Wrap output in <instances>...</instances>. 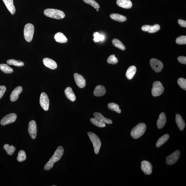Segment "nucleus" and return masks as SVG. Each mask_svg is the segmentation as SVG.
I'll use <instances>...</instances> for the list:
<instances>
[{
	"label": "nucleus",
	"instance_id": "obj_1",
	"mask_svg": "<svg viewBox=\"0 0 186 186\" xmlns=\"http://www.w3.org/2000/svg\"><path fill=\"white\" fill-rule=\"evenodd\" d=\"M64 153V149L62 146H60L57 149L54 155L51 157L48 162L45 164L44 167L45 171H48L52 169L54 164L57 162L59 161L63 156Z\"/></svg>",
	"mask_w": 186,
	"mask_h": 186
},
{
	"label": "nucleus",
	"instance_id": "obj_2",
	"mask_svg": "<svg viewBox=\"0 0 186 186\" xmlns=\"http://www.w3.org/2000/svg\"><path fill=\"white\" fill-rule=\"evenodd\" d=\"M146 128L147 127L145 123H140L131 131V136L134 139H138L145 134Z\"/></svg>",
	"mask_w": 186,
	"mask_h": 186
},
{
	"label": "nucleus",
	"instance_id": "obj_3",
	"mask_svg": "<svg viewBox=\"0 0 186 186\" xmlns=\"http://www.w3.org/2000/svg\"><path fill=\"white\" fill-rule=\"evenodd\" d=\"M43 13L46 16L57 20L63 19L65 16V14L63 11L57 9H45L43 11Z\"/></svg>",
	"mask_w": 186,
	"mask_h": 186
},
{
	"label": "nucleus",
	"instance_id": "obj_4",
	"mask_svg": "<svg viewBox=\"0 0 186 186\" xmlns=\"http://www.w3.org/2000/svg\"><path fill=\"white\" fill-rule=\"evenodd\" d=\"M88 135L94 146L95 153L98 154L101 145L100 138L95 134L91 132H88Z\"/></svg>",
	"mask_w": 186,
	"mask_h": 186
},
{
	"label": "nucleus",
	"instance_id": "obj_5",
	"mask_svg": "<svg viewBox=\"0 0 186 186\" xmlns=\"http://www.w3.org/2000/svg\"><path fill=\"white\" fill-rule=\"evenodd\" d=\"M34 32V27L33 24L28 23L26 24L24 29V36L28 42H30L33 39Z\"/></svg>",
	"mask_w": 186,
	"mask_h": 186
},
{
	"label": "nucleus",
	"instance_id": "obj_6",
	"mask_svg": "<svg viewBox=\"0 0 186 186\" xmlns=\"http://www.w3.org/2000/svg\"><path fill=\"white\" fill-rule=\"evenodd\" d=\"M164 89L162 83L160 81H156L154 82L151 93L154 96H157L161 95L164 92Z\"/></svg>",
	"mask_w": 186,
	"mask_h": 186
},
{
	"label": "nucleus",
	"instance_id": "obj_7",
	"mask_svg": "<svg viewBox=\"0 0 186 186\" xmlns=\"http://www.w3.org/2000/svg\"><path fill=\"white\" fill-rule=\"evenodd\" d=\"M151 67L156 73H159L162 71L164 65L162 62L155 58H152L150 60Z\"/></svg>",
	"mask_w": 186,
	"mask_h": 186
},
{
	"label": "nucleus",
	"instance_id": "obj_8",
	"mask_svg": "<svg viewBox=\"0 0 186 186\" xmlns=\"http://www.w3.org/2000/svg\"><path fill=\"white\" fill-rule=\"evenodd\" d=\"M40 104L43 109L45 111H48L49 106V100L47 95L45 92H42L40 97Z\"/></svg>",
	"mask_w": 186,
	"mask_h": 186
},
{
	"label": "nucleus",
	"instance_id": "obj_9",
	"mask_svg": "<svg viewBox=\"0 0 186 186\" xmlns=\"http://www.w3.org/2000/svg\"><path fill=\"white\" fill-rule=\"evenodd\" d=\"M17 115L15 113H11L6 115L1 120V124L3 126L6 124H10L15 122L16 120Z\"/></svg>",
	"mask_w": 186,
	"mask_h": 186
},
{
	"label": "nucleus",
	"instance_id": "obj_10",
	"mask_svg": "<svg viewBox=\"0 0 186 186\" xmlns=\"http://www.w3.org/2000/svg\"><path fill=\"white\" fill-rule=\"evenodd\" d=\"M180 152L179 150H176L166 157V162L169 165H172L177 162L180 156Z\"/></svg>",
	"mask_w": 186,
	"mask_h": 186
},
{
	"label": "nucleus",
	"instance_id": "obj_11",
	"mask_svg": "<svg viewBox=\"0 0 186 186\" xmlns=\"http://www.w3.org/2000/svg\"><path fill=\"white\" fill-rule=\"evenodd\" d=\"M37 126L35 121L31 120L29 123L28 131L30 136L33 139L36 137L37 133Z\"/></svg>",
	"mask_w": 186,
	"mask_h": 186
},
{
	"label": "nucleus",
	"instance_id": "obj_12",
	"mask_svg": "<svg viewBox=\"0 0 186 186\" xmlns=\"http://www.w3.org/2000/svg\"><path fill=\"white\" fill-rule=\"evenodd\" d=\"M142 171L146 175H150L152 173V166L149 161L144 160L141 163Z\"/></svg>",
	"mask_w": 186,
	"mask_h": 186
},
{
	"label": "nucleus",
	"instance_id": "obj_13",
	"mask_svg": "<svg viewBox=\"0 0 186 186\" xmlns=\"http://www.w3.org/2000/svg\"><path fill=\"white\" fill-rule=\"evenodd\" d=\"M74 78L76 84L79 88H83L86 86V80L82 75L75 73L74 74Z\"/></svg>",
	"mask_w": 186,
	"mask_h": 186
},
{
	"label": "nucleus",
	"instance_id": "obj_14",
	"mask_svg": "<svg viewBox=\"0 0 186 186\" xmlns=\"http://www.w3.org/2000/svg\"><path fill=\"white\" fill-rule=\"evenodd\" d=\"M160 27L158 24H155L153 26L145 25L142 26L141 29L144 31H148L150 33H155L158 31Z\"/></svg>",
	"mask_w": 186,
	"mask_h": 186
},
{
	"label": "nucleus",
	"instance_id": "obj_15",
	"mask_svg": "<svg viewBox=\"0 0 186 186\" xmlns=\"http://www.w3.org/2000/svg\"><path fill=\"white\" fill-rule=\"evenodd\" d=\"M22 91V87L18 86L15 88L11 92L10 96V100L11 101L14 102L18 99L19 95L21 94Z\"/></svg>",
	"mask_w": 186,
	"mask_h": 186
},
{
	"label": "nucleus",
	"instance_id": "obj_16",
	"mask_svg": "<svg viewBox=\"0 0 186 186\" xmlns=\"http://www.w3.org/2000/svg\"><path fill=\"white\" fill-rule=\"evenodd\" d=\"M43 62L46 67L52 70L55 69L57 67V64L54 60L51 59L45 58L43 59Z\"/></svg>",
	"mask_w": 186,
	"mask_h": 186
},
{
	"label": "nucleus",
	"instance_id": "obj_17",
	"mask_svg": "<svg viewBox=\"0 0 186 186\" xmlns=\"http://www.w3.org/2000/svg\"><path fill=\"white\" fill-rule=\"evenodd\" d=\"M94 118L97 119L100 122L108 124H111L113 123V121L111 119L106 118L104 117L101 113L98 112H95L94 113Z\"/></svg>",
	"mask_w": 186,
	"mask_h": 186
},
{
	"label": "nucleus",
	"instance_id": "obj_18",
	"mask_svg": "<svg viewBox=\"0 0 186 186\" xmlns=\"http://www.w3.org/2000/svg\"><path fill=\"white\" fill-rule=\"evenodd\" d=\"M166 115L164 113H161L157 120V126L159 129H161L164 128L166 124Z\"/></svg>",
	"mask_w": 186,
	"mask_h": 186
},
{
	"label": "nucleus",
	"instance_id": "obj_19",
	"mask_svg": "<svg viewBox=\"0 0 186 186\" xmlns=\"http://www.w3.org/2000/svg\"><path fill=\"white\" fill-rule=\"evenodd\" d=\"M117 4L119 6L126 9L130 8L132 6L130 0H117Z\"/></svg>",
	"mask_w": 186,
	"mask_h": 186
},
{
	"label": "nucleus",
	"instance_id": "obj_20",
	"mask_svg": "<svg viewBox=\"0 0 186 186\" xmlns=\"http://www.w3.org/2000/svg\"><path fill=\"white\" fill-rule=\"evenodd\" d=\"M7 8L11 14L14 15L16 11V8L14 5L13 0H2Z\"/></svg>",
	"mask_w": 186,
	"mask_h": 186
},
{
	"label": "nucleus",
	"instance_id": "obj_21",
	"mask_svg": "<svg viewBox=\"0 0 186 186\" xmlns=\"http://www.w3.org/2000/svg\"><path fill=\"white\" fill-rule=\"evenodd\" d=\"M106 93V89L103 86L98 85L96 87L94 92V95L96 96H103Z\"/></svg>",
	"mask_w": 186,
	"mask_h": 186
},
{
	"label": "nucleus",
	"instance_id": "obj_22",
	"mask_svg": "<svg viewBox=\"0 0 186 186\" xmlns=\"http://www.w3.org/2000/svg\"><path fill=\"white\" fill-rule=\"evenodd\" d=\"M64 94L71 101H75L76 99V96L74 93H73L71 87H68L64 91Z\"/></svg>",
	"mask_w": 186,
	"mask_h": 186
},
{
	"label": "nucleus",
	"instance_id": "obj_23",
	"mask_svg": "<svg viewBox=\"0 0 186 186\" xmlns=\"http://www.w3.org/2000/svg\"><path fill=\"white\" fill-rule=\"evenodd\" d=\"M55 40L57 42L60 43H67L68 39L64 34L61 32L56 33L54 36Z\"/></svg>",
	"mask_w": 186,
	"mask_h": 186
},
{
	"label": "nucleus",
	"instance_id": "obj_24",
	"mask_svg": "<svg viewBox=\"0 0 186 186\" xmlns=\"http://www.w3.org/2000/svg\"><path fill=\"white\" fill-rule=\"evenodd\" d=\"M176 121L179 129L183 131L185 127V123L181 116L178 114L176 115Z\"/></svg>",
	"mask_w": 186,
	"mask_h": 186
},
{
	"label": "nucleus",
	"instance_id": "obj_25",
	"mask_svg": "<svg viewBox=\"0 0 186 186\" xmlns=\"http://www.w3.org/2000/svg\"><path fill=\"white\" fill-rule=\"evenodd\" d=\"M136 68L135 66H132L129 67L126 72V76L129 80L132 79L135 75Z\"/></svg>",
	"mask_w": 186,
	"mask_h": 186
},
{
	"label": "nucleus",
	"instance_id": "obj_26",
	"mask_svg": "<svg viewBox=\"0 0 186 186\" xmlns=\"http://www.w3.org/2000/svg\"><path fill=\"white\" fill-rule=\"evenodd\" d=\"M110 17L113 20L120 22H124L127 20L126 17L119 14H111L110 15Z\"/></svg>",
	"mask_w": 186,
	"mask_h": 186
},
{
	"label": "nucleus",
	"instance_id": "obj_27",
	"mask_svg": "<svg viewBox=\"0 0 186 186\" xmlns=\"http://www.w3.org/2000/svg\"><path fill=\"white\" fill-rule=\"evenodd\" d=\"M169 138V135L167 134H165L161 136L159 138L157 142L156 147L157 148L161 147V146L167 141Z\"/></svg>",
	"mask_w": 186,
	"mask_h": 186
},
{
	"label": "nucleus",
	"instance_id": "obj_28",
	"mask_svg": "<svg viewBox=\"0 0 186 186\" xmlns=\"http://www.w3.org/2000/svg\"><path fill=\"white\" fill-rule=\"evenodd\" d=\"M112 43L114 46L124 51L126 49V47L118 39L116 38L113 39L112 40Z\"/></svg>",
	"mask_w": 186,
	"mask_h": 186
},
{
	"label": "nucleus",
	"instance_id": "obj_29",
	"mask_svg": "<svg viewBox=\"0 0 186 186\" xmlns=\"http://www.w3.org/2000/svg\"><path fill=\"white\" fill-rule=\"evenodd\" d=\"M0 69L1 71L6 73H11L13 72L12 68L9 67L7 64H0Z\"/></svg>",
	"mask_w": 186,
	"mask_h": 186
},
{
	"label": "nucleus",
	"instance_id": "obj_30",
	"mask_svg": "<svg viewBox=\"0 0 186 186\" xmlns=\"http://www.w3.org/2000/svg\"><path fill=\"white\" fill-rule=\"evenodd\" d=\"M108 107L111 110L115 111L118 113H121V110L120 109L119 106L118 104L114 103H108Z\"/></svg>",
	"mask_w": 186,
	"mask_h": 186
},
{
	"label": "nucleus",
	"instance_id": "obj_31",
	"mask_svg": "<svg viewBox=\"0 0 186 186\" xmlns=\"http://www.w3.org/2000/svg\"><path fill=\"white\" fill-rule=\"evenodd\" d=\"M3 149L6 151L8 155H12L15 152L16 148L14 146L10 145L8 144H5L3 146Z\"/></svg>",
	"mask_w": 186,
	"mask_h": 186
},
{
	"label": "nucleus",
	"instance_id": "obj_32",
	"mask_svg": "<svg viewBox=\"0 0 186 186\" xmlns=\"http://www.w3.org/2000/svg\"><path fill=\"white\" fill-rule=\"evenodd\" d=\"M7 63L9 65H13L19 67H22V66H24V65L23 62L20 61L16 60L14 59L7 60Z\"/></svg>",
	"mask_w": 186,
	"mask_h": 186
},
{
	"label": "nucleus",
	"instance_id": "obj_33",
	"mask_svg": "<svg viewBox=\"0 0 186 186\" xmlns=\"http://www.w3.org/2000/svg\"><path fill=\"white\" fill-rule=\"evenodd\" d=\"M90 120L93 124L96 127H100V128H104L106 127L105 123L100 122L95 118H91Z\"/></svg>",
	"mask_w": 186,
	"mask_h": 186
},
{
	"label": "nucleus",
	"instance_id": "obj_34",
	"mask_svg": "<svg viewBox=\"0 0 186 186\" xmlns=\"http://www.w3.org/2000/svg\"><path fill=\"white\" fill-rule=\"evenodd\" d=\"M26 159V154L24 151L22 150H21L19 152L17 157V160L19 162H22V161H25Z\"/></svg>",
	"mask_w": 186,
	"mask_h": 186
},
{
	"label": "nucleus",
	"instance_id": "obj_35",
	"mask_svg": "<svg viewBox=\"0 0 186 186\" xmlns=\"http://www.w3.org/2000/svg\"><path fill=\"white\" fill-rule=\"evenodd\" d=\"M93 36H94L93 40L95 43L98 42L100 41H103L104 39V36L103 35H100L98 32L94 33Z\"/></svg>",
	"mask_w": 186,
	"mask_h": 186
},
{
	"label": "nucleus",
	"instance_id": "obj_36",
	"mask_svg": "<svg viewBox=\"0 0 186 186\" xmlns=\"http://www.w3.org/2000/svg\"><path fill=\"white\" fill-rule=\"evenodd\" d=\"M85 3L90 5L95 9H99L100 6L94 0H83Z\"/></svg>",
	"mask_w": 186,
	"mask_h": 186
},
{
	"label": "nucleus",
	"instance_id": "obj_37",
	"mask_svg": "<svg viewBox=\"0 0 186 186\" xmlns=\"http://www.w3.org/2000/svg\"><path fill=\"white\" fill-rule=\"evenodd\" d=\"M118 59L116 57L115 55H111L108 58L107 62L108 64H115L118 62Z\"/></svg>",
	"mask_w": 186,
	"mask_h": 186
},
{
	"label": "nucleus",
	"instance_id": "obj_38",
	"mask_svg": "<svg viewBox=\"0 0 186 186\" xmlns=\"http://www.w3.org/2000/svg\"><path fill=\"white\" fill-rule=\"evenodd\" d=\"M176 43L179 45H185L186 44V36H182L176 39Z\"/></svg>",
	"mask_w": 186,
	"mask_h": 186
},
{
	"label": "nucleus",
	"instance_id": "obj_39",
	"mask_svg": "<svg viewBox=\"0 0 186 186\" xmlns=\"http://www.w3.org/2000/svg\"><path fill=\"white\" fill-rule=\"evenodd\" d=\"M178 83L182 89L186 90V80L185 79L183 78H179L178 80Z\"/></svg>",
	"mask_w": 186,
	"mask_h": 186
},
{
	"label": "nucleus",
	"instance_id": "obj_40",
	"mask_svg": "<svg viewBox=\"0 0 186 186\" xmlns=\"http://www.w3.org/2000/svg\"><path fill=\"white\" fill-rule=\"evenodd\" d=\"M6 90V86H0V99L2 97Z\"/></svg>",
	"mask_w": 186,
	"mask_h": 186
},
{
	"label": "nucleus",
	"instance_id": "obj_41",
	"mask_svg": "<svg viewBox=\"0 0 186 186\" xmlns=\"http://www.w3.org/2000/svg\"><path fill=\"white\" fill-rule=\"evenodd\" d=\"M178 60L179 62L182 64H186V57L185 56H179L178 58Z\"/></svg>",
	"mask_w": 186,
	"mask_h": 186
},
{
	"label": "nucleus",
	"instance_id": "obj_42",
	"mask_svg": "<svg viewBox=\"0 0 186 186\" xmlns=\"http://www.w3.org/2000/svg\"><path fill=\"white\" fill-rule=\"evenodd\" d=\"M178 24H179L180 26L182 27H186V21L183 20H178Z\"/></svg>",
	"mask_w": 186,
	"mask_h": 186
},
{
	"label": "nucleus",
	"instance_id": "obj_43",
	"mask_svg": "<svg viewBox=\"0 0 186 186\" xmlns=\"http://www.w3.org/2000/svg\"><path fill=\"white\" fill-rule=\"evenodd\" d=\"M96 10V11H98L99 10L98 9H97Z\"/></svg>",
	"mask_w": 186,
	"mask_h": 186
}]
</instances>
